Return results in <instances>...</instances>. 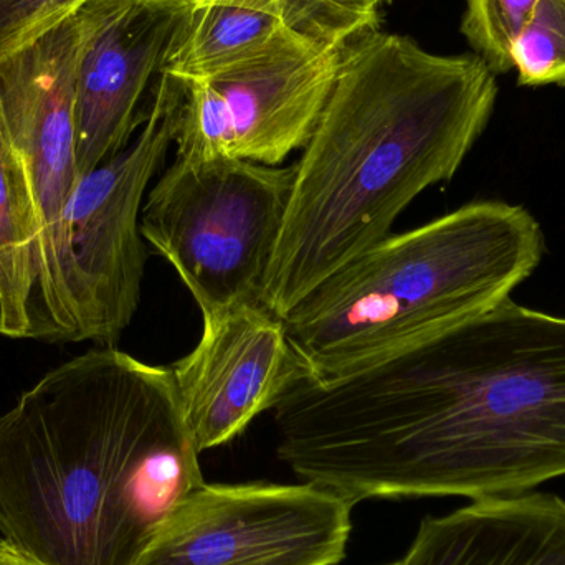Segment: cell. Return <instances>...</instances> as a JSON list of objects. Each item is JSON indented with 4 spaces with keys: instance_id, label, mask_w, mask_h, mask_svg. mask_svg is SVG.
I'll use <instances>...</instances> for the list:
<instances>
[{
    "instance_id": "cell-1",
    "label": "cell",
    "mask_w": 565,
    "mask_h": 565,
    "mask_svg": "<svg viewBox=\"0 0 565 565\" xmlns=\"http://www.w3.org/2000/svg\"><path fill=\"white\" fill-rule=\"evenodd\" d=\"M274 412L281 463L352 507L530 493L565 477V318L503 299Z\"/></svg>"
},
{
    "instance_id": "cell-2",
    "label": "cell",
    "mask_w": 565,
    "mask_h": 565,
    "mask_svg": "<svg viewBox=\"0 0 565 565\" xmlns=\"http://www.w3.org/2000/svg\"><path fill=\"white\" fill-rule=\"evenodd\" d=\"M199 457L171 367L98 345L0 415V536L46 565H135L205 483Z\"/></svg>"
},
{
    "instance_id": "cell-3",
    "label": "cell",
    "mask_w": 565,
    "mask_h": 565,
    "mask_svg": "<svg viewBox=\"0 0 565 565\" xmlns=\"http://www.w3.org/2000/svg\"><path fill=\"white\" fill-rule=\"evenodd\" d=\"M498 76L369 30L339 53L334 88L295 166L260 302L282 319L339 268L391 237L402 212L451 181L487 129Z\"/></svg>"
},
{
    "instance_id": "cell-4",
    "label": "cell",
    "mask_w": 565,
    "mask_h": 565,
    "mask_svg": "<svg viewBox=\"0 0 565 565\" xmlns=\"http://www.w3.org/2000/svg\"><path fill=\"white\" fill-rule=\"evenodd\" d=\"M544 252L543 228L523 205L471 202L369 248L282 324L308 379L331 381L510 298Z\"/></svg>"
},
{
    "instance_id": "cell-5",
    "label": "cell",
    "mask_w": 565,
    "mask_h": 565,
    "mask_svg": "<svg viewBox=\"0 0 565 565\" xmlns=\"http://www.w3.org/2000/svg\"><path fill=\"white\" fill-rule=\"evenodd\" d=\"M295 166L175 159L149 189L141 234L171 264L202 316L260 298Z\"/></svg>"
},
{
    "instance_id": "cell-6",
    "label": "cell",
    "mask_w": 565,
    "mask_h": 565,
    "mask_svg": "<svg viewBox=\"0 0 565 565\" xmlns=\"http://www.w3.org/2000/svg\"><path fill=\"white\" fill-rule=\"evenodd\" d=\"M182 79L162 72L141 131L76 181L62 217V278L75 342L115 348L131 324L145 278L141 212L178 135Z\"/></svg>"
},
{
    "instance_id": "cell-7",
    "label": "cell",
    "mask_w": 565,
    "mask_h": 565,
    "mask_svg": "<svg viewBox=\"0 0 565 565\" xmlns=\"http://www.w3.org/2000/svg\"><path fill=\"white\" fill-rule=\"evenodd\" d=\"M352 508L312 483H202L169 511L135 565H335Z\"/></svg>"
},
{
    "instance_id": "cell-8",
    "label": "cell",
    "mask_w": 565,
    "mask_h": 565,
    "mask_svg": "<svg viewBox=\"0 0 565 565\" xmlns=\"http://www.w3.org/2000/svg\"><path fill=\"white\" fill-rule=\"evenodd\" d=\"M76 19L0 62V125L29 175L39 218L35 339L73 341L62 278V217L76 171Z\"/></svg>"
},
{
    "instance_id": "cell-9",
    "label": "cell",
    "mask_w": 565,
    "mask_h": 565,
    "mask_svg": "<svg viewBox=\"0 0 565 565\" xmlns=\"http://www.w3.org/2000/svg\"><path fill=\"white\" fill-rule=\"evenodd\" d=\"M191 0H88L76 13V171L78 179L131 142L148 109L142 99L188 36Z\"/></svg>"
},
{
    "instance_id": "cell-10",
    "label": "cell",
    "mask_w": 565,
    "mask_h": 565,
    "mask_svg": "<svg viewBox=\"0 0 565 565\" xmlns=\"http://www.w3.org/2000/svg\"><path fill=\"white\" fill-rule=\"evenodd\" d=\"M171 371L199 454L235 440L308 379L282 319L258 301L202 316L201 339Z\"/></svg>"
},
{
    "instance_id": "cell-11",
    "label": "cell",
    "mask_w": 565,
    "mask_h": 565,
    "mask_svg": "<svg viewBox=\"0 0 565 565\" xmlns=\"http://www.w3.org/2000/svg\"><path fill=\"white\" fill-rule=\"evenodd\" d=\"M339 53L295 35L250 68L209 82L224 96L225 158L280 166L305 149L334 88Z\"/></svg>"
},
{
    "instance_id": "cell-12",
    "label": "cell",
    "mask_w": 565,
    "mask_h": 565,
    "mask_svg": "<svg viewBox=\"0 0 565 565\" xmlns=\"http://www.w3.org/2000/svg\"><path fill=\"white\" fill-rule=\"evenodd\" d=\"M398 565H565V498L530 491L427 516Z\"/></svg>"
},
{
    "instance_id": "cell-13",
    "label": "cell",
    "mask_w": 565,
    "mask_h": 565,
    "mask_svg": "<svg viewBox=\"0 0 565 565\" xmlns=\"http://www.w3.org/2000/svg\"><path fill=\"white\" fill-rule=\"evenodd\" d=\"M39 218L29 175L0 125V335L35 339Z\"/></svg>"
},
{
    "instance_id": "cell-14",
    "label": "cell",
    "mask_w": 565,
    "mask_h": 565,
    "mask_svg": "<svg viewBox=\"0 0 565 565\" xmlns=\"http://www.w3.org/2000/svg\"><path fill=\"white\" fill-rule=\"evenodd\" d=\"M295 35L275 15L217 3L194 6L188 36L164 72L182 82H212L250 68Z\"/></svg>"
},
{
    "instance_id": "cell-15",
    "label": "cell",
    "mask_w": 565,
    "mask_h": 565,
    "mask_svg": "<svg viewBox=\"0 0 565 565\" xmlns=\"http://www.w3.org/2000/svg\"><path fill=\"white\" fill-rule=\"evenodd\" d=\"M511 62L520 86H565V0H537Z\"/></svg>"
},
{
    "instance_id": "cell-16",
    "label": "cell",
    "mask_w": 565,
    "mask_h": 565,
    "mask_svg": "<svg viewBox=\"0 0 565 565\" xmlns=\"http://www.w3.org/2000/svg\"><path fill=\"white\" fill-rule=\"evenodd\" d=\"M382 0H280L282 25L318 45L341 50L377 29Z\"/></svg>"
},
{
    "instance_id": "cell-17",
    "label": "cell",
    "mask_w": 565,
    "mask_h": 565,
    "mask_svg": "<svg viewBox=\"0 0 565 565\" xmlns=\"http://www.w3.org/2000/svg\"><path fill=\"white\" fill-rule=\"evenodd\" d=\"M461 33L494 75L513 70L511 50L530 22L537 0H465Z\"/></svg>"
},
{
    "instance_id": "cell-18",
    "label": "cell",
    "mask_w": 565,
    "mask_h": 565,
    "mask_svg": "<svg viewBox=\"0 0 565 565\" xmlns=\"http://www.w3.org/2000/svg\"><path fill=\"white\" fill-rule=\"evenodd\" d=\"M88 0H0V62L73 19Z\"/></svg>"
},
{
    "instance_id": "cell-19",
    "label": "cell",
    "mask_w": 565,
    "mask_h": 565,
    "mask_svg": "<svg viewBox=\"0 0 565 565\" xmlns=\"http://www.w3.org/2000/svg\"><path fill=\"white\" fill-rule=\"evenodd\" d=\"M192 3L194 6L217 3V6L235 7V9L250 10V12L267 13V15L275 17L280 13V0H194Z\"/></svg>"
},
{
    "instance_id": "cell-20",
    "label": "cell",
    "mask_w": 565,
    "mask_h": 565,
    "mask_svg": "<svg viewBox=\"0 0 565 565\" xmlns=\"http://www.w3.org/2000/svg\"><path fill=\"white\" fill-rule=\"evenodd\" d=\"M0 565H46L42 561L26 554L25 551L19 550L15 544L9 543L7 540H0Z\"/></svg>"
},
{
    "instance_id": "cell-21",
    "label": "cell",
    "mask_w": 565,
    "mask_h": 565,
    "mask_svg": "<svg viewBox=\"0 0 565 565\" xmlns=\"http://www.w3.org/2000/svg\"><path fill=\"white\" fill-rule=\"evenodd\" d=\"M391 565H398V563L397 564H391Z\"/></svg>"
},
{
    "instance_id": "cell-22",
    "label": "cell",
    "mask_w": 565,
    "mask_h": 565,
    "mask_svg": "<svg viewBox=\"0 0 565 565\" xmlns=\"http://www.w3.org/2000/svg\"><path fill=\"white\" fill-rule=\"evenodd\" d=\"M191 2H194V0H191Z\"/></svg>"
}]
</instances>
